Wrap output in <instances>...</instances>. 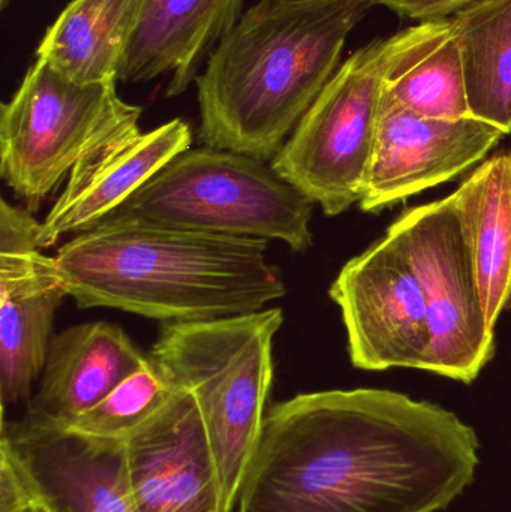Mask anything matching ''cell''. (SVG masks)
I'll list each match as a JSON object with an SVG mask.
<instances>
[{"label":"cell","mask_w":511,"mask_h":512,"mask_svg":"<svg viewBox=\"0 0 511 512\" xmlns=\"http://www.w3.org/2000/svg\"><path fill=\"white\" fill-rule=\"evenodd\" d=\"M479 441L453 412L374 388L318 391L264 418L234 512H437L474 480Z\"/></svg>","instance_id":"1"},{"label":"cell","mask_w":511,"mask_h":512,"mask_svg":"<svg viewBox=\"0 0 511 512\" xmlns=\"http://www.w3.org/2000/svg\"><path fill=\"white\" fill-rule=\"evenodd\" d=\"M375 0H258L197 75L204 146L272 161Z\"/></svg>","instance_id":"2"},{"label":"cell","mask_w":511,"mask_h":512,"mask_svg":"<svg viewBox=\"0 0 511 512\" xmlns=\"http://www.w3.org/2000/svg\"><path fill=\"white\" fill-rule=\"evenodd\" d=\"M54 259L80 309L107 307L162 322L246 315L287 294L266 240L99 224Z\"/></svg>","instance_id":"3"},{"label":"cell","mask_w":511,"mask_h":512,"mask_svg":"<svg viewBox=\"0 0 511 512\" xmlns=\"http://www.w3.org/2000/svg\"><path fill=\"white\" fill-rule=\"evenodd\" d=\"M281 307L204 322H165L150 360L194 396L221 477L224 512H234L260 441L273 382Z\"/></svg>","instance_id":"4"},{"label":"cell","mask_w":511,"mask_h":512,"mask_svg":"<svg viewBox=\"0 0 511 512\" xmlns=\"http://www.w3.org/2000/svg\"><path fill=\"white\" fill-rule=\"evenodd\" d=\"M312 213L314 203L266 161L204 146L176 156L101 224L279 240L305 252Z\"/></svg>","instance_id":"5"},{"label":"cell","mask_w":511,"mask_h":512,"mask_svg":"<svg viewBox=\"0 0 511 512\" xmlns=\"http://www.w3.org/2000/svg\"><path fill=\"white\" fill-rule=\"evenodd\" d=\"M116 84L77 83L36 59L2 104L0 174L30 212L93 147L138 123L143 110L120 99Z\"/></svg>","instance_id":"6"},{"label":"cell","mask_w":511,"mask_h":512,"mask_svg":"<svg viewBox=\"0 0 511 512\" xmlns=\"http://www.w3.org/2000/svg\"><path fill=\"white\" fill-rule=\"evenodd\" d=\"M383 53L384 39L354 51L270 162L324 215L362 201L383 98Z\"/></svg>","instance_id":"7"},{"label":"cell","mask_w":511,"mask_h":512,"mask_svg":"<svg viewBox=\"0 0 511 512\" xmlns=\"http://www.w3.org/2000/svg\"><path fill=\"white\" fill-rule=\"evenodd\" d=\"M411 256L428 304L425 370L470 384L495 352L473 255L452 197L407 210L390 227Z\"/></svg>","instance_id":"8"},{"label":"cell","mask_w":511,"mask_h":512,"mask_svg":"<svg viewBox=\"0 0 511 512\" xmlns=\"http://www.w3.org/2000/svg\"><path fill=\"white\" fill-rule=\"evenodd\" d=\"M342 312L354 367L425 370L431 345L428 304L404 242L387 230L347 262L329 291Z\"/></svg>","instance_id":"9"},{"label":"cell","mask_w":511,"mask_h":512,"mask_svg":"<svg viewBox=\"0 0 511 512\" xmlns=\"http://www.w3.org/2000/svg\"><path fill=\"white\" fill-rule=\"evenodd\" d=\"M41 222L30 210L0 201V399L30 402L42 375L54 315L68 289L56 259L38 246Z\"/></svg>","instance_id":"10"},{"label":"cell","mask_w":511,"mask_h":512,"mask_svg":"<svg viewBox=\"0 0 511 512\" xmlns=\"http://www.w3.org/2000/svg\"><path fill=\"white\" fill-rule=\"evenodd\" d=\"M0 457L50 512H137L123 441L89 438L30 414L2 420Z\"/></svg>","instance_id":"11"},{"label":"cell","mask_w":511,"mask_h":512,"mask_svg":"<svg viewBox=\"0 0 511 512\" xmlns=\"http://www.w3.org/2000/svg\"><path fill=\"white\" fill-rule=\"evenodd\" d=\"M501 129L470 116H420L383 90L377 137L360 209L378 213L461 176L503 138Z\"/></svg>","instance_id":"12"},{"label":"cell","mask_w":511,"mask_h":512,"mask_svg":"<svg viewBox=\"0 0 511 512\" xmlns=\"http://www.w3.org/2000/svg\"><path fill=\"white\" fill-rule=\"evenodd\" d=\"M123 444L137 512H224L215 454L189 391L177 388Z\"/></svg>","instance_id":"13"},{"label":"cell","mask_w":511,"mask_h":512,"mask_svg":"<svg viewBox=\"0 0 511 512\" xmlns=\"http://www.w3.org/2000/svg\"><path fill=\"white\" fill-rule=\"evenodd\" d=\"M191 144V126L173 119L149 132L132 123L93 147L72 168L65 189L41 222L39 248L101 224Z\"/></svg>","instance_id":"14"},{"label":"cell","mask_w":511,"mask_h":512,"mask_svg":"<svg viewBox=\"0 0 511 512\" xmlns=\"http://www.w3.org/2000/svg\"><path fill=\"white\" fill-rule=\"evenodd\" d=\"M245 0H141L117 80L170 75L167 98L182 95L204 59L242 17Z\"/></svg>","instance_id":"15"},{"label":"cell","mask_w":511,"mask_h":512,"mask_svg":"<svg viewBox=\"0 0 511 512\" xmlns=\"http://www.w3.org/2000/svg\"><path fill=\"white\" fill-rule=\"evenodd\" d=\"M150 363L120 325L87 322L51 339L38 393L27 414L65 424L89 411Z\"/></svg>","instance_id":"16"},{"label":"cell","mask_w":511,"mask_h":512,"mask_svg":"<svg viewBox=\"0 0 511 512\" xmlns=\"http://www.w3.org/2000/svg\"><path fill=\"white\" fill-rule=\"evenodd\" d=\"M384 92L432 119L470 117L453 18L420 21L384 39Z\"/></svg>","instance_id":"17"},{"label":"cell","mask_w":511,"mask_h":512,"mask_svg":"<svg viewBox=\"0 0 511 512\" xmlns=\"http://www.w3.org/2000/svg\"><path fill=\"white\" fill-rule=\"evenodd\" d=\"M492 328L511 310V153L486 159L453 192Z\"/></svg>","instance_id":"18"},{"label":"cell","mask_w":511,"mask_h":512,"mask_svg":"<svg viewBox=\"0 0 511 512\" xmlns=\"http://www.w3.org/2000/svg\"><path fill=\"white\" fill-rule=\"evenodd\" d=\"M141 0H72L48 27L36 59L81 84L119 81Z\"/></svg>","instance_id":"19"},{"label":"cell","mask_w":511,"mask_h":512,"mask_svg":"<svg viewBox=\"0 0 511 512\" xmlns=\"http://www.w3.org/2000/svg\"><path fill=\"white\" fill-rule=\"evenodd\" d=\"M471 116L511 134V0H479L453 15Z\"/></svg>","instance_id":"20"},{"label":"cell","mask_w":511,"mask_h":512,"mask_svg":"<svg viewBox=\"0 0 511 512\" xmlns=\"http://www.w3.org/2000/svg\"><path fill=\"white\" fill-rule=\"evenodd\" d=\"M176 390L173 382L150 360L147 366L117 385L98 405L74 420L56 426L89 438L125 441L152 420Z\"/></svg>","instance_id":"21"},{"label":"cell","mask_w":511,"mask_h":512,"mask_svg":"<svg viewBox=\"0 0 511 512\" xmlns=\"http://www.w3.org/2000/svg\"><path fill=\"white\" fill-rule=\"evenodd\" d=\"M479 0H375L377 5L386 6L399 17L426 21L449 18Z\"/></svg>","instance_id":"22"},{"label":"cell","mask_w":511,"mask_h":512,"mask_svg":"<svg viewBox=\"0 0 511 512\" xmlns=\"http://www.w3.org/2000/svg\"><path fill=\"white\" fill-rule=\"evenodd\" d=\"M0 512H50L24 493L8 460L0 457Z\"/></svg>","instance_id":"23"},{"label":"cell","mask_w":511,"mask_h":512,"mask_svg":"<svg viewBox=\"0 0 511 512\" xmlns=\"http://www.w3.org/2000/svg\"><path fill=\"white\" fill-rule=\"evenodd\" d=\"M9 3H11V0H0V9L5 11V9L8 8Z\"/></svg>","instance_id":"24"}]
</instances>
